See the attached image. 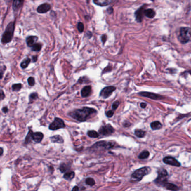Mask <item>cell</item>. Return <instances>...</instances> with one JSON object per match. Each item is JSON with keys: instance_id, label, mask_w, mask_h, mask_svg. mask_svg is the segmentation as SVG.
I'll return each instance as SVG.
<instances>
[{"instance_id": "1", "label": "cell", "mask_w": 191, "mask_h": 191, "mask_svg": "<svg viewBox=\"0 0 191 191\" xmlns=\"http://www.w3.org/2000/svg\"><path fill=\"white\" fill-rule=\"evenodd\" d=\"M97 113V110L90 107H83L81 109L75 110L68 114V116L74 118L78 122H82L86 121L90 117Z\"/></svg>"}, {"instance_id": "2", "label": "cell", "mask_w": 191, "mask_h": 191, "mask_svg": "<svg viewBox=\"0 0 191 191\" xmlns=\"http://www.w3.org/2000/svg\"><path fill=\"white\" fill-rule=\"evenodd\" d=\"M15 30V22H11L9 23L5 29V32L2 36L1 42L3 44H7L12 41Z\"/></svg>"}, {"instance_id": "3", "label": "cell", "mask_w": 191, "mask_h": 191, "mask_svg": "<svg viewBox=\"0 0 191 191\" xmlns=\"http://www.w3.org/2000/svg\"><path fill=\"white\" fill-rule=\"evenodd\" d=\"M178 39L182 44H185L191 41V29L190 27H181Z\"/></svg>"}, {"instance_id": "4", "label": "cell", "mask_w": 191, "mask_h": 191, "mask_svg": "<svg viewBox=\"0 0 191 191\" xmlns=\"http://www.w3.org/2000/svg\"><path fill=\"white\" fill-rule=\"evenodd\" d=\"M151 168L150 167L145 166L141 168L140 169H137L136 171H135L132 173L131 178L135 182H139L143 178L144 176L149 174Z\"/></svg>"}, {"instance_id": "5", "label": "cell", "mask_w": 191, "mask_h": 191, "mask_svg": "<svg viewBox=\"0 0 191 191\" xmlns=\"http://www.w3.org/2000/svg\"><path fill=\"white\" fill-rule=\"evenodd\" d=\"M158 176L157 178L155 180L154 182L156 184L160 186H164V184L168 182L167 177L168 176V172L165 169H159L157 171Z\"/></svg>"}, {"instance_id": "6", "label": "cell", "mask_w": 191, "mask_h": 191, "mask_svg": "<svg viewBox=\"0 0 191 191\" xmlns=\"http://www.w3.org/2000/svg\"><path fill=\"white\" fill-rule=\"evenodd\" d=\"M114 132V129L110 124H107L103 125L99 130V133L100 135L103 136H108L113 134Z\"/></svg>"}, {"instance_id": "7", "label": "cell", "mask_w": 191, "mask_h": 191, "mask_svg": "<svg viewBox=\"0 0 191 191\" xmlns=\"http://www.w3.org/2000/svg\"><path fill=\"white\" fill-rule=\"evenodd\" d=\"M66 127L64 121L60 118H55L53 122L49 126V129L50 130H57L61 129H64Z\"/></svg>"}, {"instance_id": "8", "label": "cell", "mask_w": 191, "mask_h": 191, "mask_svg": "<svg viewBox=\"0 0 191 191\" xmlns=\"http://www.w3.org/2000/svg\"><path fill=\"white\" fill-rule=\"evenodd\" d=\"M116 90V88L113 86H109L104 88L100 92L99 96L103 99H107L112 94L113 91Z\"/></svg>"}, {"instance_id": "9", "label": "cell", "mask_w": 191, "mask_h": 191, "mask_svg": "<svg viewBox=\"0 0 191 191\" xmlns=\"http://www.w3.org/2000/svg\"><path fill=\"white\" fill-rule=\"evenodd\" d=\"M114 146V143L112 142H108V141H99L98 143L94 144L92 146V147L94 148H98V147H102L104 149L109 150Z\"/></svg>"}, {"instance_id": "10", "label": "cell", "mask_w": 191, "mask_h": 191, "mask_svg": "<svg viewBox=\"0 0 191 191\" xmlns=\"http://www.w3.org/2000/svg\"><path fill=\"white\" fill-rule=\"evenodd\" d=\"M140 96H143V97H146L148 98H150L153 100H162L164 98V96L159 95L157 94H154L152 93H150V92H140L138 93Z\"/></svg>"}, {"instance_id": "11", "label": "cell", "mask_w": 191, "mask_h": 191, "mask_svg": "<svg viewBox=\"0 0 191 191\" xmlns=\"http://www.w3.org/2000/svg\"><path fill=\"white\" fill-rule=\"evenodd\" d=\"M163 162L166 164L177 166V167L180 166L181 165L180 163L177 160H176L174 157H164L163 159Z\"/></svg>"}, {"instance_id": "12", "label": "cell", "mask_w": 191, "mask_h": 191, "mask_svg": "<svg viewBox=\"0 0 191 191\" xmlns=\"http://www.w3.org/2000/svg\"><path fill=\"white\" fill-rule=\"evenodd\" d=\"M146 6V5H144L142 7H140V8H138L137 10H136L135 13L136 20L138 22H141L143 21V15H145V14H144V12L145 10V8Z\"/></svg>"}, {"instance_id": "13", "label": "cell", "mask_w": 191, "mask_h": 191, "mask_svg": "<svg viewBox=\"0 0 191 191\" xmlns=\"http://www.w3.org/2000/svg\"><path fill=\"white\" fill-rule=\"evenodd\" d=\"M52 6L48 3H44L39 6L37 8V12L40 14H44L51 10Z\"/></svg>"}, {"instance_id": "14", "label": "cell", "mask_w": 191, "mask_h": 191, "mask_svg": "<svg viewBox=\"0 0 191 191\" xmlns=\"http://www.w3.org/2000/svg\"><path fill=\"white\" fill-rule=\"evenodd\" d=\"M44 137V135L40 132H33L32 134V139L36 143H40L42 141Z\"/></svg>"}, {"instance_id": "15", "label": "cell", "mask_w": 191, "mask_h": 191, "mask_svg": "<svg viewBox=\"0 0 191 191\" xmlns=\"http://www.w3.org/2000/svg\"><path fill=\"white\" fill-rule=\"evenodd\" d=\"M24 0H14L13 7L14 12H18L22 6Z\"/></svg>"}, {"instance_id": "16", "label": "cell", "mask_w": 191, "mask_h": 191, "mask_svg": "<svg viewBox=\"0 0 191 191\" xmlns=\"http://www.w3.org/2000/svg\"><path fill=\"white\" fill-rule=\"evenodd\" d=\"M91 86L90 85L85 86L82 88L81 91V95L83 98H86L89 96L91 93Z\"/></svg>"}, {"instance_id": "17", "label": "cell", "mask_w": 191, "mask_h": 191, "mask_svg": "<svg viewBox=\"0 0 191 191\" xmlns=\"http://www.w3.org/2000/svg\"><path fill=\"white\" fill-rule=\"evenodd\" d=\"M94 3L99 6H106L110 5L113 0H93Z\"/></svg>"}, {"instance_id": "18", "label": "cell", "mask_w": 191, "mask_h": 191, "mask_svg": "<svg viewBox=\"0 0 191 191\" xmlns=\"http://www.w3.org/2000/svg\"><path fill=\"white\" fill-rule=\"evenodd\" d=\"M38 38L37 36H29L28 37L26 41H27V46L29 47H32L33 46H34V44H35L36 41H38Z\"/></svg>"}, {"instance_id": "19", "label": "cell", "mask_w": 191, "mask_h": 191, "mask_svg": "<svg viewBox=\"0 0 191 191\" xmlns=\"http://www.w3.org/2000/svg\"><path fill=\"white\" fill-rule=\"evenodd\" d=\"M50 140L53 143H63L64 140L60 135H55L50 137Z\"/></svg>"}, {"instance_id": "20", "label": "cell", "mask_w": 191, "mask_h": 191, "mask_svg": "<svg viewBox=\"0 0 191 191\" xmlns=\"http://www.w3.org/2000/svg\"><path fill=\"white\" fill-rule=\"evenodd\" d=\"M75 176V173L74 171H68L67 172H66L63 176V178L64 179H65L66 180L70 181L72 179H73Z\"/></svg>"}, {"instance_id": "21", "label": "cell", "mask_w": 191, "mask_h": 191, "mask_svg": "<svg viewBox=\"0 0 191 191\" xmlns=\"http://www.w3.org/2000/svg\"><path fill=\"white\" fill-rule=\"evenodd\" d=\"M163 187H164V188H165L166 190H171V191H177V190H179V188H178L177 185L173 184V183H169V182H167L166 183L164 184Z\"/></svg>"}, {"instance_id": "22", "label": "cell", "mask_w": 191, "mask_h": 191, "mask_svg": "<svg viewBox=\"0 0 191 191\" xmlns=\"http://www.w3.org/2000/svg\"><path fill=\"white\" fill-rule=\"evenodd\" d=\"M145 15L150 19H152L155 17V12L154 10L150 8V9H145V12H144Z\"/></svg>"}, {"instance_id": "23", "label": "cell", "mask_w": 191, "mask_h": 191, "mask_svg": "<svg viewBox=\"0 0 191 191\" xmlns=\"http://www.w3.org/2000/svg\"><path fill=\"white\" fill-rule=\"evenodd\" d=\"M71 168L70 164H67L65 163H61L60 166V170L62 173H65L69 171Z\"/></svg>"}, {"instance_id": "24", "label": "cell", "mask_w": 191, "mask_h": 191, "mask_svg": "<svg viewBox=\"0 0 191 191\" xmlns=\"http://www.w3.org/2000/svg\"><path fill=\"white\" fill-rule=\"evenodd\" d=\"M162 123L159 121H155L150 124V127L153 130H159L162 127Z\"/></svg>"}, {"instance_id": "25", "label": "cell", "mask_w": 191, "mask_h": 191, "mask_svg": "<svg viewBox=\"0 0 191 191\" xmlns=\"http://www.w3.org/2000/svg\"><path fill=\"white\" fill-rule=\"evenodd\" d=\"M87 135L89 137H91V138H98L100 135L99 132H96L94 130L88 131L87 132Z\"/></svg>"}, {"instance_id": "26", "label": "cell", "mask_w": 191, "mask_h": 191, "mask_svg": "<svg viewBox=\"0 0 191 191\" xmlns=\"http://www.w3.org/2000/svg\"><path fill=\"white\" fill-rule=\"evenodd\" d=\"M33 131L32 130H29L28 133H27V136L25 137V144H28V143H30L32 140H33L32 139V134H33Z\"/></svg>"}, {"instance_id": "27", "label": "cell", "mask_w": 191, "mask_h": 191, "mask_svg": "<svg viewBox=\"0 0 191 191\" xmlns=\"http://www.w3.org/2000/svg\"><path fill=\"white\" fill-rule=\"evenodd\" d=\"M150 155V153L147 150H144L142 152H141L138 156V158L140 159L143 160V159H146L147 157H149Z\"/></svg>"}, {"instance_id": "28", "label": "cell", "mask_w": 191, "mask_h": 191, "mask_svg": "<svg viewBox=\"0 0 191 191\" xmlns=\"http://www.w3.org/2000/svg\"><path fill=\"white\" fill-rule=\"evenodd\" d=\"M30 62H31V60L30 58H25V60H24L22 61L21 62V63H20L21 67L23 69L27 68L28 66V65H29V63H30Z\"/></svg>"}, {"instance_id": "29", "label": "cell", "mask_w": 191, "mask_h": 191, "mask_svg": "<svg viewBox=\"0 0 191 191\" xmlns=\"http://www.w3.org/2000/svg\"><path fill=\"white\" fill-rule=\"evenodd\" d=\"M135 135L139 138H143L145 136L146 132L143 130L136 129L135 131Z\"/></svg>"}, {"instance_id": "30", "label": "cell", "mask_w": 191, "mask_h": 191, "mask_svg": "<svg viewBox=\"0 0 191 191\" xmlns=\"http://www.w3.org/2000/svg\"><path fill=\"white\" fill-rule=\"evenodd\" d=\"M38 98V94L34 92L30 94L29 96V103H32L34 102L35 100H37Z\"/></svg>"}, {"instance_id": "31", "label": "cell", "mask_w": 191, "mask_h": 191, "mask_svg": "<svg viewBox=\"0 0 191 191\" xmlns=\"http://www.w3.org/2000/svg\"><path fill=\"white\" fill-rule=\"evenodd\" d=\"M42 47V44L41 43H35L34 46L32 47V50L33 51L35 52H39L41 50Z\"/></svg>"}, {"instance_id": "32", "label": "cell", "mask_w": 191, "mask_h": 191, "mask_svg": "<svg viewBox=\"0 0 191 191\" xmlns=\"http://www.w3.org/2000/svg\"><path fill=\"white\" fill-rule=\"evenodd\" d=\"M85 183L87 184L88 185H90V186H93L96 184V182L94 180V179L92 178L89 177L87 178L85 180Z\"/></svg>"}, {"instance_id": "33", "label": "cell", "mask_w": 191, "mask_h": 191, "mask_svg": "<svg viewBox=\"0 0 191 191\" xmlns=\"http://www.w3.org/2000/svg\"><path fill=\"white\" fill-rule=\"evenodd\" d=\"M22 87V85L20 83L15 84L12 85V89H13V91H18L20 90Z\"/></svg>"}, {"instance_id": "34", "label": "cell", "mask_w": 191, "mask_h": 191, "mask_svg": "<svg viewBox=\"0 0 191 191\" xmlns=\"http://www.w3.org/2000/svg\"><path fill=\"white\" fill-rule=\"evenodd\" d=\"M27 82L29 86H33L35 84V79H34L33 77H29L27 79Z\"/></svg>"}, {"instance_id": "35", "label": "cell", "mask_w": 191, "mask_h": 191, "mask_svg": "<svg viewBox=\"0 0 191 191\" xmlns=\"http://www.w3.org/2000/svg\"><path fill=\"white\" fill-rule=\"evenodd\" d=\"M89 82V79L87 78L86 76H83V77H80L79 80H78V82L80 83V84H83L84 82Z\"/></svg>"}, {"instance_id": "36", "label": "cell", "mask_w": 191, "mask_h": 191, "mask_svg": "<svg viewBox=\"0 0 191 191\" xmlns=\"http://www.w3.org/2000/svg\"><path fill=\"white\" fill-rule=\"evenodd\" d=\"M77 29H78V30L79 31V32L80 33H82V32L84 31V25L82 22H79L77 24Z\"/></svg>"}, {"instance_id": "37", "label": "cell", "mask_w": 191, "mask_h": 191, "mask_svg": "<svg viewBox=\"0 0 191 191\" xmlns=\"http://www.w3.org/2000/svg\"><path fill=\"white\" fill-rule=\"evenodd\" d=\"M114 110H108L107 112H105V115L108 118H110L112 117L114 115Z\"/></svg>"}, {"instance_id": "38", "label": "cell", "mask_w": 191, "mask_h": 191, "mask_svg": "<svg viewBox=\"0 0 191 191\" xmlns=\"http://www.w3.org/2000/svg\"><path fill=\"white\" fill-rule=\"evenodd\" d=\"M119 104H120V102L119 101H115L113 103L112 106L113 110H116L118 108V106H119Z\"/></svg>"}, {"instance_id": "39", "label": "cell", "mask_w": 191, "mask_h": 191, "mask_svg": "<svg viewBox=\"0 0 191 191\" xmlns=\"http://www.w3.org/2000/svg\"><path fill=\"white\" fill-rule=\"evenodd\" d=\"M111 71H112V67L111 66H107V67H106L103 70L102 72V74H105V73H107V72H110Z\"/></svg>"}, {"instance_id": "40", "label": "cell", "mask_w": 191, "mask_h": 191, "mask_svg": "<svg viewBox=\"0 0 191 191\" xmlns=\"http://www.w3.org/2000/svg\"><path fill=\"white\" fill-rule=\"evenodd\" d=\"M101 39H102V41L103 44H105V43L106 42L107 39V35H105V34L103 35L102 37H101Z\"/></svg>"}, {"instance_id": "41", "label": "cell", "mask_w": 191, "mask_h": 191, "mask_svg": "<svg viewBox=\"0 0 191 191\" xmlns=\"http://www.w3.org/2000/svg\"><path fill=\"white\" fill-rule=\"evenodd\" d=\"M131 125V123L129 122V121H124L123 123V126L124 127H130Z\"/></svg>"}, {"instance_id": "42", "label": "cell", "mask_w": 191, "mask_h": 191, "mask_svg": "<svg viewBox=\"0 0 191 191\" xmlns=\"http://www.w3.org/2000/svg\"><path fill=\"white\" fill-rule=\"evenodd\" d=\"M5 95L2 89H1V100H2L5 98Z\"/></svg>"}, {"instance_id": "43", "label": "cell", "mask_w": 191, "mask_h": 191, "mask_svg": "<svg viewBox=\"0 0 191 191\" xmlns=\"http://www.w3.org/2000/svg\"><path fill=\"white\" fill-rule=\"evenodd\" d=\"M107 13L109 14H112L113 13V8L112 7H109L107 9Z\"/></svg>"}, {"instance_id": "44", "label": "cell", "mask_w": 191, "mask_h": 191, "mask_svg": "<svg viewBox=\"0 0 191 191\" xmlns=\"http://www.w3.org/2000/svg\"><path fill=\"white\" fill-rule=\"evenodd\" d=\"M2 112H3L4 113H7V112H8V108L6 107H5L2 108Z\"/></svg>"}, {"instance_id": "45", "label": "cell", "mask_w": 191, "mask_h": 191, "mask_svg": "<svg viewBox=\"0 0 191 191\" xmlns=\"http://www.w3.org/2000/svg\"><path fill=\"white\" fill-rule=\"evenodd\" d=\"M140 106L142 108H145L147 106V104L145 103H141L140 104Z\"/></svg>"}, {"instance_id": "46", "label": "cell", "mask_w": 191, "mask_h": 191, "mask_svg": "<svg viewBox=\"0 0 191 191\" xmlns=\"http://www.w3.org/2000/svg\"><path fill=\"white\" fill-rule=\"evenodd\" d=\"M37 58H38V57L35 55V56H33L32 57V61L33 62H35L37 61Z\"/></svg>"}, {"instance_id": "47", "label": "cell", "mask_w": 191, "mask_h": 191, "mask_svg": "<svg viewBox=\"0 0 191 191\" xmlns=\"http://www.w3.org/2000/svg\"><path fill=\"white\" fill-rule=\"evenodd\" d=\"M80 189L79 188V187L77 186H75L72 189V191H79Z\"/></svg>"}, {"instance_id": "48", "label": "cell", "mask_w": 191, "mask_h": 191, "mask_svg": "<svg viewBox=\"0 0 191 191\" xmlns=\"http://www.w3.org/2000/svg\"><path fill=\"white\" fill-rule=\"evenodd\" d=\"M88 34V37L89 38H91V37H92V35H93V34H92V33H91V32H88V33H87V34Z\"/></svg>"}, {"instance_id": "49", "label": "cell", "mask_w": 191, "mask_h": 191, "mask_svg": "<svg viewBox=\"0 0 191 191\" xmlns=\"http://www.w3.org/2000/svg\"><path fill=\"white\" fill-rule=\"evenodd\" d=\"M1 156H2V154H3V152H4V150H3V149L2 147H1Z\"/></svg>"}, {"instance_id": "50", "label": "cell", "mask_w": 191, "mask_h": 191, "mask_svg": "<svg viewBox=\"0 0 191 191\" xmlns=\"http://www.w3.org/2000/svg\"><path fill=\"white\" fill-rule=\"evenodd\" d=\"M188 73H190V74H191V70H190V71H188Z\"/></svg>"}, {"instance_id": "51", "label": "cell", "mask_w": 191, "mask_h": 191, "mask_svg": "<svg viewBox=\"0 0 191 191\" xmlns=\"http://www.w3.org/2000/svg\"><path fill=\"white\" fill-rule=\"evenodd\" d=\"M5 1H6V2H7V1L9 2V1H11V0H5Z\"/></svg>"}]
</instances>
